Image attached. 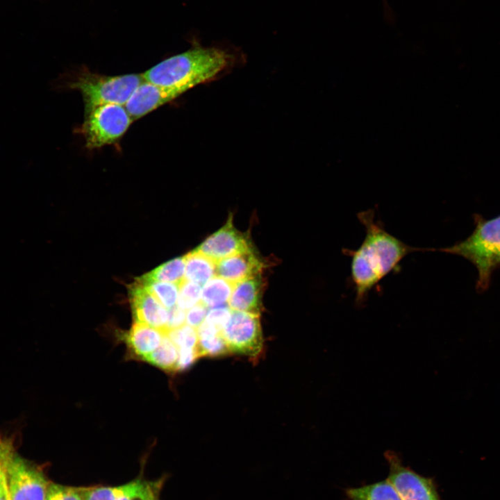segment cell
Masks as SVG:
<instances>
[{
  "label": "cell",
  "mask_w": 500,
  "mask_h": 500,
  "mask_svg": "<svg viewBox=\"0 0 500 500\" xmlns=\"http://www.w3.org/2000/svg\"><path fill=\"white\" fill-rule=\"evenodd\" d=\"M357 217L365 228V238L356 249L342 251L351 258V279L356 302L360 305L372 289L394 271L408 254L418 249L387 232L382 222L376 220L374 210L361 211Z\"/></svg>",
  "instance_id": "6da1fadb"
},
{
  "label": "cell",
  "mask_w": 500,
  "mask_h": 500,
  "mask_svg": "<svg viewBox=\"0 0 500 500\" xmlns=\"http://www.w3.org/2000/svg\"><path fill=\"white\" fill-rule=\"evenodd\" d=\"M233 61V55L226 50L194 43L190 49L163 60L142 75L147 82L184 93L212 80Z\"/></svg>",
  "instance_id": "7a4b0ae2"
},
{
  "label": "cell",
  "mask_w": 500,
  "mask_h": 500,
  "mask_svg": "<svg viewBox=\"0 0 500 500\" xmlns=\"http://www.w3.org/2000/svg\"><path fill=\"white\" fill-rule=\"evenodd\" d=\"M475 228L462 241L438 249L444 253L462 256L476 268V289L484 291L488 288L493 272L500 267V215L490 219L474 216Z\"/></svg>",
  "instance_id": "3957f363"
},
{
  "label": "cell",
  "mask_w": 500,
  "mask_h": 500,
  "mask_svg": "<svg viewBox=\"0 0 500 500\" xmlns=\"http://www.w3.org/2000/svg\"><path fill=\"white\" fill-rule=\"evenodd\" d=\"M144 81L142 74L106 76L83 71L69 86L82 94L85 115L101 105L124 106L135 88Z\"/></svg>",
  "instance_id": "277c9868"
},
{
  "label": "cell",
  "mask_w": 500,
  "mask_h": 500,
  "mask_svg": "<svg viewBox=\"0 0 500 500\" xmlns=\"http://www.w3.org/2000/svg\"><path fill=\"white\" fill-rule=\"evenodd\" d=\"M133 119L124 106L115 103L99 106L85 115L81 128L89 149L111 144L128 130Z\"/></svg>",
  "instance_id": "5b68a950"
},
{
  "label": "cell",
  "mask_w": 500,
  "mask_h": 500,
  "mask_svg": "<svg viewBox=\"0 0 500 500\" xmlns=\"http://www.w3.org/2000/svg\"><path fill=\"white\" fill-rule=\"evenodd\" d=\"M4 467L11 500H46L49 483L38 468L15 450L6 458Z\"/></svg>",
  "instance_id": "8992f818"
},
{
  "label": "cell",
  "mask_w": 500,
  "mask_h": 500,
  "mask_svg": "<svg viewBox=\"0 0 500 500\" xmlns=\"http://www.w3.org/2000/svg\"><path fill=\"white\" fill-rule=\"evenodd\" d=\"M222 334L229 352L256 357L262 349L260 314L231 310Z\"/></svg>",
  "instance_id": "52a82bcc"
},
{
  "label": "cell",
  "mask_w": 500,
  "mask_h": 500,
  "mask_svg": "<svg viewBox=\"0 0 500 500\" xmlns=\"http://www.w3.org/2000/svg\"><path fill=\"white\" fill-rule=\"evenodd\" d=\"M385 457L389 465L387 479L401 500H440L432 478L423 476L403 465L395 452L388 451Z\"/></svg>",
  "instance_id": "ba28073f"
},
{
  "label": "cell",
  "mask_w": 500,
  "mask_h": 500,
  "mask_svg": "<svg viewBox=\"0 0 500 500\" xmlns=\"http://www.w3.org/2000/svg\"><path fill=\"white\" fill-rule=\"evenodd\" d=\"M232 219L230 215L222 228L208 236L194 250L216 262L221 259L252 249L249 238L235 228Z\"/></svg>",
  "instance_id": "9c48e42d"
},
{
  "label": "cell",
  "mask_w": 500,
  "mask_h": 500,
  "mask_svg": "<svg viewBox=\"0 0 500 500\" xmlns=\"http://www.w3.org/2000/svg\"><path fill=\"white\" fill-rule=\"evenodd\" d=\"M160 482L142 478L118 486L80 488L83 500H158Z\"/></svg>",
  "instance_id": "30bf717a"
},
{
  "label": "cell",
  "mask_w": 500,
  "mask_h": 500,
  "mask_svg": "<svg viewBox=\"0 0 500 500\" xmlns=\"http://www.w3.org/2000/svg\"><path fill=\"white\" fill-rule=\"evenodd\" d=\"M179 90L144 81L124 105L133 120L138 119L182 94Z\"/></svg>",
  "instance_id": "8fae6325"
},
{
  "label": "cell",
  "mask_w": 500,
  "mask_h": 500,
  "mask_svg": "<svg viewBox=\"0 0 500 500\" xmlns=\"http://www.w3.org/2000/svg\"><path fill=\"white\" fill-rule=\"evenodd\" d=\"M135 322L144 323L166 331L168 311L138 280L130 288Z\"/></svg>",
  "instance_id": "7c38bea8"
},
{
  "label": "cell",
  "mask_w": 500,
  "mask_h": 500,
  "mask_svg": "<svg viewBox=\"0 0 500 500\" xmlns=\"http://www.w3.org/2000/svg\"><path fill=\"white\" fill-rule=\"evenodd\" d=\"M216 275L235 284L261 274L264 263L252 249L215 262Z\"/></svg>",
  "instance_id": "4fadbf2b"
},
{
  "label": "cell",
  "mask_w": 500,
  "mask_h": 500,
  "mask_svg": "<svg viewBox=\"0 0 500 500\" xmlns=\"http://www.w3.org/2000/svg\"><path fill=\"white\" fill-rule=\"evenodd\" d=\"M263 289L261 274L235 283L228 300L229 308L232 310L260 314Z\"/></svg>",
  "instance_id": "5bb4252c"
},
{
  "label": "cell",
  "mask_w": 500,
  "mask_h": 500,
  "mask_svg": "<svg viewBox=\"0 0 500 500\" xmlns=\"http://www.w3.org/2000/svg\"><path fill=\"white\" fill-rule=\"evenodd\" d=\"M165 333L146 324L135 322L124 340L133 354L143 360L160 346Z\"/></svg>",
  "instance_id": "9a60e30c"
},
{
  "label": "cell",
  "mask_w": 500,
  "mask_h": 500,
  "mask_svg": "<svg viewBox=\"0 0 500 500\" xmlns=\"http://www.w3.org/2000/svg\"><path fill=\"white\" fill-rule=\"evenodd\" d=\"M197 332L198 341L196 347L199 357H218L229 353L222 332L206 321L197 328Z\"/></svg>",
  "instance_id": "2e32d148"
},
{
  "label": "cell",
  "mask_w": 500,
  "mask_h": 500,
  "mask_svg": "<svg viewBox=\"0 0 500 500\" xmlns=\"http://www.w3.org/2000/svg\"><path fill=\"white\" fill-rule=\"evenodd\" d=\"M184 256L185 279L204 285L216 275L215 262L203 253L194 249Z\"/></svg>",
  "instance_id": "e0dca14e"
},
{
  "label": "cell",
  "mask_w": 500,
  "mask_h": 500,
  "mask_svg": "<svg viewBox=\"0 0 500 500\" xmlns=\"http://www.w3.org/2000/svg\"><path fill=\"white\" fill-rule=\"evenodd\" d=\"M350 500H401L392 483L388 480L346 490Z\"/></svg>",
  "instance_id": "ac0fdd59"
},
{
  "label": "cell",
  "mask_w": 500,
  "mask_h": 500,
  "mask_svg": "<svg viewBox=\"0 0 500 500\" xmlns=\"http://www.w3.org/2000/svg\"><path fill=\"white\" fill-rule=\"evenodd\" d=\"M234 284L219 276H214L201 290V301L206 307L222 306L228 301Z\"/></svg>",
  "instance_id": "d6986e66"
},
{
  "label": "cell",
  "mask_w": 500,
  "mask_h": 500,
  "mask_svg": "<svg viewBox=\"0 0 500 500\" xmlns=\"http://www.w3.org/2000/svg\"><path fill=\"white\" fill-rule=\"evenodd\" d=\"M178 349L165 333L160 346L143 360L168 372H176Z\"/></svg>",
  "instance_id": "ffe728a7"
},
{
  "label": "cell",
  "mask_w": 500,
  "mask_h": 500,
  "mask_svg": "<svg viewBox=\"0 0 500 500\" xmlns=\"http://www.w3.org/2000/svg\"><path fill=\"white\" fill-rule=\"evenodd\" d=\"M185 256L176 258L158 266L142 277L147 281L173 283L179 285L185 279Z\"/></svg>",
  "instance_id": "44dd1931"
},
{
  "label": "cell",
  "mask_w": 500,
  "mask_h": 500,
  "mask_svg": "<svg viewBox=\"0 0 500 500\" xmlns=\"http://www.w3.org/2000/svg\"><path fill=\"white\" fill-rule=\"evenodd\" d=\"M148 291L165 308L175 306L178 300L179 287L178 284L162 281L139 279Z\"/></svg>",
  "instance_id": "7402d4cb"
},
{
  "label": "cell",
  "mask_w": 500,
  "mask_h": 500,
  "mask_svg": "<svg viewBox=\"0 0 500 500\" xmlns=\"http://www.w3.org/2000/svg\"><path fill=\"white\" fill-rule=\"evenodd\" d=\"M178 306L190 309L201 301V288L199 284L184 279L178 285Z\"/></svg>",
  "instance_id": "603a6c76"
},
{
  "label": "cell",
  "mask_w": 500,
  "mask_h": 500,
  "mask_svg": "<svg viewBox=\"0 0 500 500\" xmlns=\"http://www.w3.org/2000/svg\"><path fill=\"white\" fill-rule=\"evenodd\" d=\"M178 349H192L197 344V332L189 325H183L178 328L165 332Z\"/></svg>",
  "instance_id": "cb8c5ba5"
},
{
  "label": "cell",
  "mask_w": 500,
  "mask_h": 500,
  "mask_svg": "<svg viewBox=\"0 0 500 500\" xmlns=\"http://www.w3.org/2000/svg\"><path fill=\"white\" fill-rule=\"evenodd\" d=\"M46 500H83L80 488L49 483Z\"/></svg>",
  "instance_id": "d4e9b609"
},
{
  "label": "cell",
  "mask_w": 500,
  "mask_h": 500,
  "mask_svg": "<svg viewBox=\"0 0 500 500\" xmlns=\"http://www.w3.org/2000/svg\"><path fill=\"white\" fill-rule=\"evenodd\" d=\"M231 314V309L229 306H219L212 307L207 312L206 321L214 326L219 331L222 332L228 322Z\"/></svg>",
  "instance_id": "484cf974"
},
{
  "label": "cell",
  "mask_w": 500,
  "mask_h": 500,
  "mask_svg": "<svg viewBox=\"0 0 500 500\" xmlns=\"http://www.w3.org/2000/svg\"><path fill=\"white\" fill-rule=\"evenodd\" d=\"M14 450L12 439L0 433V491L8 488L4 463L7 456Z\"/></svg>",
  "instance_id": "4316f807"
},
{
  "label": "cell",
  "mask_w": 500,
  "mask_h": 500,
  "mask_svg": "<svg viewBox=\"0 0 500 500\" xmlns=\"http://www.w3.org/2000/svg\"><path fill=\"white\" fill-rule=\"evenodd\" d=\"M207 312L206 306L201 302H199L190 308L186 313L188 325L197 328L204 322Z\"/></svg>",
  "instance_id": "83f0119b"
},
{
  "label": "cell",
  "mask_w": 500,
  "mask_h": 500,
  "mask_svg": "<svg viewBox=\"0 0 500 500\" xmlns=\"http://www.w3.org/2000/svg\"><path fill=\"white\" fill-rule=\"evenodd\" d=\"M199 358L197 347L192 349H178L176 372L183 371L188 369Z\"/></svg>",
  "instance_id": "f1b7e54d"
},
{
  "label": "cell",
  "mask_w": 500,
  "mask_h": 500,
  "mask_svg": "<svg viewBox=\"0 0 500 500\" xmlns=\"http://www.w3.org/2000/svg\"><path fill=\"white\" fill-rule=\"evenodd\" d=\"M185 322L186 313L185 310L175 306L169 309L166 331L178 328L183 326Z\"/></svg>",
  "instance_id": "f546056e"
},
{
  "label": "cell",
  "mask_w": 500,
  "mask_h": 500,
  "mask_svg": "<svg viewBox=\"0 0 500 500\" xmlns=\"http://www.w3.org/2000/svg\"><path fill=\"white\" fill-rule=\"evenodd\" d=\"M0 500H11L8 488L0 491Z\"/></svg>",
  "instance_id": "4dcf8cb0"
},
{
  "label": "cell",
  "mask_w": 500,
  "mask_h": 500,
  "mask_svg": "<svg viewBox=\"0 0 500 500\" xmlns=\"http://www.w3.org/2000/svg\"><path fill=\"white\" fill-rule=\"evenodd\" d=\"M383 1H384V3H385V7H386V6H387L386 1H385V0H383Z\"/></svg>",
  "instance_id": "1f68e13d"
}]
</instances>
